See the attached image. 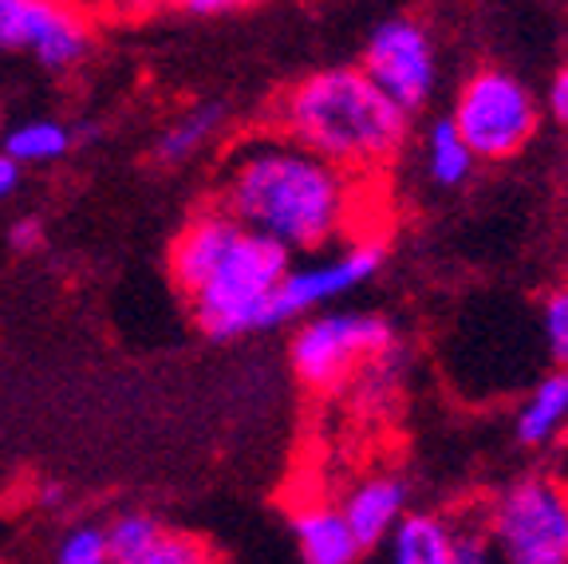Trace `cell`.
<instances>
[{
  "label": "cell",
  "mask_w": 568,
  "mask_h": 564,
  "mask_svg": "<svg viewBox=\"0 0 568 564\" xmlns=\"http://www.w3.org/2000/svg\"><path fill=\"white\" fill-rule=\"evenodd\" d=\"M273 131L347 174L372 178L407 147L410 115L367 80L359 63H332L281 91Z\"/></svg>",
  "instance_id": "2"
},
{
  "label": "cell",
  "mask_w": 568,
  "mask_h": 564,
  "mask_svg": "<svg viewBox=\"0 0 568 564\" xmlns=\"http://www.w3.org/2000/svg\"><path fill=\"white\" fill-rule=\"evenodd\" d=\"M293 537L304 564H355L364 548L355 545L339 505L308 502L293 510Z\"/></svg>",
  "instance_id": "13"
},
{
  "label": "cell",
  "mask_w": 568,
  "mask_h": 564,
  "mask_svg": "<svg viewBox=\"0 0 568 564\" xmlns=\"http://www.w3.org/2000/svg\"><path fill=\"white\" fill-rule=\"evenodd\" d=\"M91 20L103 17V20H134V17H146V12L162 9L170 0H75Z\"/></svg>",
  "instance_id": "23"
},
{
  "label": "cell",
  "mask_w": 568,
  "mask_h": 564,
  "mask_svg": "<svg viewBox=\"0 0 568 564\" xmlns=\"http://www.w3.org/2000/svg\"><path fill=\"white\" fill-rule=\"evenodd\" d=\"M95 48V20L75 0H0V52L32 56L36 68L63 75Z\"/></svg>",
  "instance_id": "8"
},
{
  "label": "cell",
  "mask_w": 568,
  "mask_h": 564,
  "mask_svg": "<svg viewBox=\"0 0 568 564\" xmlns=\"http://www.w3.org/2000/svg\"><path fill=\"white\" fill-rule=\"evenodd\" d=\"M225 119H230V107L217 103V99H205V103L178 111L159 131V139H154V150H151L154 162H159V167H182V162L197 159V154L222 134Z\"/></svg>",
  "instance_id": "14"
},
{
  "label": "cell",
  "mask_w": 568,
  "mask_h": 564,
  "mask_svg": "<svg viewBox=\"0 0 568 564\" xmlns=\"http://www.w3.org/2000/svg\"><path fill=\"white\" fill-rule=\"evenodd\" d=\"M541 340L552 367H568V284L541 300Z\"/></svg>",
  "instance_id": "21"
},
{
  "label": "cell",
  "mask_w": 568,
  "mask_h": 564,
  "mask_svg": "<svg viewBox=\"0 0 568 564\" xmlns=\"http://www.w3.org/2000/svg\"><path fill=\"white\" fill-rule=\"evenodd\" d=\"M40 505H48V510H52V505H60L63 502V485L60 482H48V485H40Z\"/></svg>",
  "instance_id": "29"
},
{
  "label": "cell",
  "mask_w": 568,
  "mask_h": 564,
  "mask_svg": "<svg viewBox=\"0 0 568 564\" xmlns=\"http://www.w3.org/2000/svg\"><path fill=\"white\" fill-rule=\"evenodd\" d=\"M568 431V367H552L532 383L514 415V439L525 450H541Z\"/></svg>",
  "instance_id": "12"
},
{
  "label": "cell",
  "mask_w": 568,
  "mask_h": 564,
  "mask_svg": "<svg viewBox=\"0 0 568 564\" xmlns=\"http://www.w3.org/2000/svg\"><path fill=\"white\" fill-rule=\"evenodd\" d=\"M403 375H407V352L399 348H390V352L375 355V360H367L364 367L352 375V399L359 411H387L390 403H395V395H399L403 387Z\"/></svg>",
  "instance_id": "18"
},
{
  "label": "cell",
  "mask_w": 568,
  "mask_h": 564,
  "mask_svg": "<svg viewBox=\"0 0 568 564\" xmlns=\"http://www.w3.org/2000/svg\"><path fill=\"white\" fill-rule=\"evenodd\" d=\"M364 75L399 107L403 115L415 119L438 88V52L423 20L387 17L372 28L359 56Z\"/></svg>",
  "instance_id": "9"
},
{
  "label": "cell",
  "mask_w": 568,
  "mask_h": 564,
  "mask_svg": "<svg viewBox=\"0 0 568 564\" xmlns=\"http://www.w3.org/2000/svg\"><path fill=\"white\" fill-rule=\"evenodd\" d=\"M20 182H24V167H20L12 154L0 150V202H9V198L20 190Z\"/></svg>",
  "instance_id": "28"
},
{
  "label": "cell",
  "mask_w": 568,
  "mask_h": 564,
  "mask_svg": "<svg viewBox=\"0 0 568 564\" xmlns=\"http://www.w3.org/2000/svg\"><path fill=\"white\" fill-rule=\"evenodd\" d=\"M80 147L75 142V127L60 123V119H24V123L9 127L0 134V150L12 154L20 167H52V162H63L71 150Z\"/></svg>",
  "instance_id": "17"
},
{
  "label": "cell",
  "mask_w": 568,
  "mask_h": 564,
  "mask_svg": "<svg viewBox=\"0 0 568 564\" xmlns=\"http://www.w3.org/2000/svg\"><path fill=\"white\" fill-rule=\"evenodd\" d=\"M241 225L222 210V205H202L197 213H190L186 225L174 233L170 241V253H166V269H170V281L182 296L197 292V284L217 269L230 245L237 241Z\"/></svg>",
  "instance_id": "10"
},
{
  "label": "cell",
  "mask_w": 568,
  "mask_h": 564,
  "mask_svg": "<svg viewBox=\"0 0 568 564\" xmlns=\"http://www.w3.org/2000/svg\"><path fill=\"white\" fill-rule=\"evenodd\" d=\"M383 261H387V241L367 233V238H352L336 245V253L328 256H312L304 265H288V273L281 276L273 300H268L265 332L332 309L336 300L364 289L383 269Z\"/></svg>",
  "instance_id": "7"
},
{
  "label": "cell",
  "mask_w": 568,
  "mask_h": 564,
  "mask_svg": "<svg viewBox=\"0 0 568 564\" xmlns=\"http://www.w3.org/2000/svg\"><path fill=\"white\" fill-rule=\"evenodd\" d=\"M454 537L458 530L438 513H407L387 541V564H450Z\"/></svg>",
  "instance_id": "15"
},
{
  "label": "cell",
  "mask_w": 568,
  "mask_h": 564,
  "mask_svg": "<svg viewBox=\"0 0 568 564\" xmlns=\"http://www.w3.org/2000/svg\"><path fill=\"white\" fill-rule=\"evenodd\" d=\"M364 182L268 131L230 150L217 174V205L241 230L288 253H316L359 238L355 218H364Z\"/></svg>",
  "instance_id": "1"
},
{
  "label": "cell",
  "mask_w": 568,
  "mask_h": 564,
  "mask_svg": "<svg viewBox=\"0 0 568 564\" xmlns=\"http://www.w3.org/2000/svg\"><path fill=\"white\" fill-rule=\"evenodd\" d=\"M52 564H111L106 530L103 525H71L55 545Z\"/></svg>",
  "instance_id": "20"
},
{
  "label": "cell",
  "mask_w": 568,
  "mask_h": 564,
  "mask_svg": "<svg viewBox=\"0 0 568 564\" xmlns=\"http://www.w3.org/2000/svg\"><path fill=\"white\" fill-rule=\"evenodd\" d=\"M423 167H426V178H430L438 190H462V185L474 178V170H478L474 150L466 147V139H462V131L454 127L450 115H438L435 123L426 127Z\"/></svg>",
  "instance_id": "16"
},
{
  "label": "cell",
  "mask_w": 568,
  "mask_h": 564,
  "mask_svg": "<svg viewBox=\"0 0 568 564\" xmlns=\"http://www.w3.org/2000/svg\"><path fill=\"white\" fill-rule=\"evenodd\" d=\"M9 249H17V253H36V249L44 245V225H40V218H20L9 225Z\"/></svg>",
  "instance_id": "25"
},
{
  "label": "cell",
  "mask_w": 568,
  "mask_h": 564,
  "mask_svg": "<svg viewBox=\"0 0 568 564\" xmlns=\"http://www.w3.org/2000/svg\"><path fill=\"white\" fill-rule=\"evenodd\" d=\"M486 541L501 564H568V485L545 474L501 485L486 510Z\"/></svg>",
  "instance_id": "5"
},
{
  "label": "cell",
  "mask_w": 568,
  "mask_h": 564,
  "mask_svg": "<svg viewBox=\"0 0 568 564\" xmlns=\"http://www.w3.org/2000/svg\"><path fill=\"white\" fill-rule=\"evenodd\" d=\"M159 537H162L159 517H151V513H123V517H115L106 525L111 564H139Z\"/></svg>",
  "instance_id": "19"
},
{
  "label": "cell",
  "mask_w": 568,
  "mask_h": 564,
  "mask_svg": "<svg viewBox=\"0 0 568 564\" xmlns=\"http://www.w3.org/2000/svg\"><path fill=\"white\" fill-rule=\"evenodd\" d=\"M407 502L410 490L399 474L390 470H379V474H367L352 485L339 502V513H344L347 530H352L355 545L364 548H379L390 541V533L399 530V521L407 517Z\"/></svg>",
  "instance_id": "11"
},
{
  "label": "cell",
  "mask_w": 568,
  "mask_h": 564,
  "mask_svg": "<svg viewBox=\"0 0 568 564\" xmlns=\"http://www.w3.org/2000/svg\"><path fill=\"white\" fill-rule=\"evenodd\" d=\"M139 564H217V553L194 533L162 530V537L154 541V548Z\"/></svg>",
  "instance_id": "22"
},
{
  "label": "cell",
  "mask_w": 568,
  "mask_h": 564,
  "mask_svg": "<svg viewBox=\"0 0 568 564\" xmlns=\"http://www.w3.org/2000/svg\"><path fill=\"white\" fill-rule=\"evenodd\" d=\"M399 348L387 316L367 309H324L296 320L288 335V367L308 391H344L352 375L375 355Z\"/></svg>",
  "instance_id": "4"
},
{
  "label": "cell",
  "mask_w": 568,
  "mask_h": 564,
  "mask_svg": "<svg viewBox=\"0 0 568 564\" xmlns=\"http://www.w3.org/2000/svg\"><path fill=\"white\" fill-rule=\"evenodd\" d=\"M293 265V253L261 233L241 230L230 253L217 261L210 276L190 292V316L197 332L213 344H230L241 335L265 332L268 300H273L281 276Z\"/></svg>",
  "instance_id": "3"
},
{
  "label": "cell",
  "mask_w": 568,
  "mask_h": 564,
  "mask_svg": "<svg viewBox=\"0 0 568 564\" xmlns=\"http://www.w3.org/2000/svg\"><path fill=\"white\" fill-rule=\"evenodd\" d=\"M174 4L182 12H190V17H225V12L253 9L261 0H174Z\"/></svg>",
  "instance_id": "27"
},
{
  "label": "cell",
  "mask_w": 568,
  "mask_h": 564,
  "mask_svg": "<svg viewBox=\"0 0 568 564\" xmlns=\"http://www.w3.org/2000/svg\"><path fill=\"white\" fill-rule=\"evenodd\" d=\"M450 564H497L494 548L481 533H470V530H458L454 537V561Z\"/></svg>",
  "instance_id": "24"
},
{
  "label": "cell",
  "mask_w": 568,
  "mask_h": 564,
  "mask_svg": "<svg viewBox=\"0 0 568 564\" xmlns=\"http://www.w3.org/2000/svg\"><path fill=\"white\" fill-rule=\"evenodd\" d=\"M545 111H549L557 123L568 127V63L552 71L549 88H545Z\"/></svg>",
  "instance_id": "26"
},
{
  "label": "cell",
  "mask_w": 568,
  "mask_h": 564,
  "mask_svg": "<svg viewBox=\"0 0 568 564\" xmlns=\"http://www.w3.org/2000/svg\"><path fill=\"white\" fill-rule=\"evenodd\" d=\"M450 119L478 162H509L541 127V103L514 71L478 68L462 80Z\"/></svg>",
  "instance_id": "6"
}]
</instances>
